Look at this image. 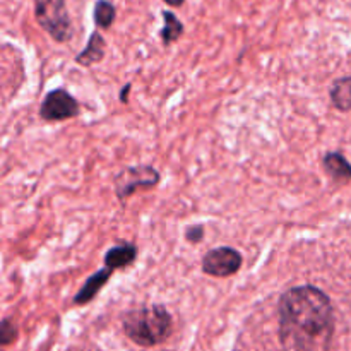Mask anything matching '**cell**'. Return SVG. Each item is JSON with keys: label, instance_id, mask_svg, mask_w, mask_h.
<instances>
[{"label": "cell", "instance_id": "12", "mask_svg": "<svg viewBox=\"0 0 351 351\" xmlns=\"http://www.w3.org/2000/svg\"><path fill=\"white\" fill-rule=\"evenodd\" d=\"M163 19L165 26L160 31L161 41H163V45H171L184 34V24L171 10H163Z\"/></svg>", "mask_w": 351, "mask_h": 351}, {"label": "cell", "instance_id": "8", "mask_svg": "<svg viewBox=\"0 0 351 351\" xmlns=\"http://www.w3.org/2000/svg\"><path fill=\"white\" fill-rule=\"evenodd\" d=\"M137 247L134 243H120L106 252L105 256V267H110L112 271L127 267L136 261Z\"/></svg>", "mask_w": 351, "mask_h": 351}, {"label": "cell", "instance_id": "9", "mask_svg": "<svg viewBox=\"0 0 351 351\" xmlns=\"http://www.w3.org/2000/svg\"><path fill=\"white\" fill-rule=\"evenodd\" d=\"M105 40H103V36L98 31H95V33H91V36H89L88 45H86L84 50L75 57V62L84 65V67L98 64V62H101L103 57H105Z\"/></svg>", "mask_w": 351, "mask_h": 351}, {"label": "cell", "instance_id": "11", "mask_svg": "<svg viewBox=\"0 0 351 351\" xmlns=\"http://www.w3.org/2000/svg\"><path fill=\"white\" fill-rule=\"evenodd\" d=\"M332 105L341 112H351V75L336 79L329 89Z\"/></svg>", "mask_w": 351, "mask_h": 351}, {"label": "cell", "instance_id": "4", "mask_svg": "<svg viewBox=\"0 0 351 351\" xmlns=\"http://www.w3.org/2000/svg\"><path fill=\"white\" fill-rule=\"evenodd\" d=\"M160 182V173L151 165H137V167H125L115 177V194L120 202L127 199L139 189H151Z\"/></svg>", "mask_w": 351, "mask_h": 351}, {"label": "cell", "instance_id": "2", "mask_svg": "<svg viewBox=\"0 0 351 351\" xmlns=\"http://www.w3.org/2000/svg\"><path fill=\"white\" fill-rule=\"evenodd\" d=\"M122 328L130 341L149 348L168 339L173 329V321L163 305H151L127 312L122 319Z\"/></svg>", "mask_w": 351, "mask_h": 351}, {"label": "cell", "instance_id": "7", "mask_svg": "<svg viewBox=\"0 0 351 351\" xmlns=\"http://www.w3.org/2000/svg\"><path fill=\"white\" fill-rule=\"evenodd\" d=\"M112 273L113 271L110 269V267H105V269L98 271V273L93 274L91 278H88V281L84 283V287H82L81 290H79V293L74 297V304L75 305L89 304V302L96 297V293H98V291L105 287V283L110 280Z\"/></svg>", "mask_w": 351, "mask_h": 351}, {"label": "cell", "instance_id": "3", "mask_svg": "<svg viewBox=\"0 0 351 351\" xmlns=\"http://www.w3.org/2000/svg\"><path fill=\"white\" fill-rule=\"evenodd\" d=\"M34 19L55 41L65 43L72 38V23L65 0H33Z\"/></svg>", "mask_w": 351, "mask_h": 351}, {"label": "cell", "instance_id": "10", "mask_svg": "<svg viewBox=\"0 0 351 351\" xmlns=\"http://www.w3.org/2000/svg\"><path fill=\"white\" fill-rule=\"evenodd\" d=\"M322 163H324V170L328 171L335 180L338 182L351 180V165L350 161L339 153V151H332V153L326 154Z\"/></svg>", "mask_w": 351, "mask_h": 351}, {"label": "cell", "instance_id": "5", "mask_svg": "<svg viewBox=\"0 0 351 351\" xmlns=\"http://www.w3.org/2000/svg\"><path fill=\"white\" fill-rule=\"evenodd\" d=\"M242 263L243 257L239 250L232 247H219V249L209 250L202 257V271L209 276L228 278L239 273Z\"/></svg>", "mask_w": 351, "mask_h": 351}, {"label": "cell", "instance_id": "14", "mask_svg": "<svg viewBox=\"0 0 351 351\" xmlns=\"http://www.w3.org/2000/svg\"><path fill=\"white\" fill-rule=\"evenodd\" d=\"M16 326L10 324L9 319H3L2 321V335H0V338H2V345H10V343L16 339Z\"/></svg>", "mask_w": 351, "mask_h": 351}, {"label": "cell", "instance_id": "13", "mask_svg": "<svg viewBox=\"0 0 351 351\" xmlns=\"http://www.w3.org/2000/svg\"><path fill=\"white\" fill-rule=\"evenodd\" d=\"M93 17H95V24L101 29H108L113 24L117 17V9L112 2L108 0H98L95 3V10H93Z\"/></svg>", "mask_w": 351, "mask_h": 351}, {"label": "cell", "instance_id": "6", "mask_svg": "<svg viewBox=\"0 0 351 351\" xmlns=\"http://www.w3.org/2000/svg\"><path fill=\"white\" fill-rule=\"evenodd\" d=\"M79 115V103L65 89H53L45 96L40 106V117L47 122L74 119Z\"/></svg>", "mask_w": 351, "mask_h": 351}, {"label": "cell", "instance_id": "16", "mask_svg": "<svg viewBox=\"0 0 351 351\" xmlns=\"http://www.w3.org/2000/svg\"><path fill=\"white\" fill-rule=\"evenodd\" d=\"M130 82L129 84H125V88L122 89V91H120V101H123V103H127V93H129V89H130Z\"/></svg>", "mask_w": 351, "mask_h": 351}, {"label": "cell", "instance_id": "15", "mask_svg": "<svg viewBox=\"0 0 351 351\" xmlns=\"http://www.w3.org/2000/svg\"><path fill=\"white\" fill-rule=\"evenodd\" d=\"M185 239L192 243L202 242V239H204V228H202L201 225L191 226V228H187V232H185Z\"/></svg>", "mask_w": 351, "mask_h": 351}, {"label": "cell", "instance_id": "17", "mask_svg": "<svg viewBox=\"0 0 351 351\" xmlns=\"http://www.w3.org/2000/svg\"><path fill=\"white\" fill-rule=\"evenodd\" d=\"M165 3H168V5H171V7H180V5H184L185 0H165Z\"/></svg>", "mask_w": 351, "mask_h": 351}, {"label": "cell", "instance_id": "1", "mask_svg": "<svg viewBox=\"0 0 351 351\" xmlns=\"http://www.w3.org/2000/svg\"><path fill=\"white\" fill-rule=\"evenodd\" d=\"M280 341L291 351H329L335 335V308L328 295L305 285L285 291L278 305Z\"/></svg>", "mask_w": 351, "mask_h": 351}]
</instances>
